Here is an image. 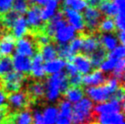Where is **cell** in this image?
<instances>
[{
	"mask_svg": "<svg viewBox=\"0 0 125 124\" xmlns=\"http://www.w3.org/2000/svg\"><path fill=\"white\" fill-rule=\"evenodd\" d=\"M45 84V100L54 102L61 99V93L67 90L69 85L68 75L64 71L54 73L44 80Z\"/></svg>",
	"mask_w": 125,
	"mask_h": 124,
	"instance_id": "cell-1",
	"label": "cell"
},
{
	"mask_svg": "<svg viewBox=\"0 0 125 124\" xmlns=\"http://www.w3.org/2000/svg\"><path fill=\"white\" fill-rule=\"evenodd\" d=\"M93 102L89 98H82L73 105L71 112V123L84 124L95 121L93 113Z\"/></svg>",
	"mask_w": 125,
	"mask_h": 124,
	"instance_id": "cell-2",
	"label": "cell"
},
{
	"mask_svg": "<svg viewBox=\"0 0 125 124\" xmlns=\"http://www.w3.org/2000/svg\"><path fill=\"white\" fill-rule=\"evenodd\" d=\"M26 92L28 95L31 104L42 103L45 100V84L43 79H37L28 76L26 82Z\"/></svg>",
	"mask_w": 125,
	"mask_h": 124,
	"instance_id": "cell-3",
	"label": "cell"
},
{
	"mask_svg": "<svg viewBox=\"0 0 125 124\" xmlns=\"http://www.w3.org/2000/svg\"><path fill=\"white\" fill-rule=\"evenodd\" d=\"M29 75H25L23 73L18 71H10L3 77H1L2 79V89L6 92V94L9 93L18 92L21 90L22 87L26 82V79Z\"/></svg>",
	"mask_w": 125,
	"mask_h": 124,
	"instance_id": "cell-4",
	"label": "cell"
},
{
	"mask_svg": "<svg viewBox=\"0 0 125 124\" xmlns=\"http://www.w3.org/2000/svg\"><path fill=\"white\" fill-rule=\"evenodd\" d=\"M7 104L8 112L13 113L30 108L31 101L26 90H19L7 94Z\"/></svg>",
	"mask_w": 125,
	"mask_h": 124,
	"instance_id": "cell-5",
	"label": "cell"
},
{
	"mask_svg": "<svg viewBox=\"0 0 125 124\" xmlns=\"http://www.w3.org/2000/svg\"><path fill=\"white\" fill-rule=\"evenodd\" d=\"M85 24L84 33L87 34H95L99 33L98 28L101 21L103 18V15L97 7H86L84 9V13L82 15Z\"/></svg>",
	"mask_w": 125,
	"mask_h": 124,
	"instance_id": "cell-6",
	"label": "cell"
},
{
	"mask_svg": "<svg viewBox=\"0 0 125 124\" xmlns=\"http://www.w3.org/2000/svg\"><path fill=\"white\" fill-rule=\"evenodd\" d=\"M15 48H16V53L28 58L33 57L35 54L38 53L39 50L33 35L28 32L25 36H23V38L16 42Z\"/></svg>",
	"mask_w": 125,
	"mask_h": 124,
	"instance_id": "cell-7",
	"label": "cell"
},
{
	"mask_svg": "<svg viewBox=\"0 0 125 124\" xmlns=\"http://www.w3.org/2000/svg\"><path fill=\"white\" fill-rule=\"evenodd\" d=\"M27 13H28V18L26 19L28 22V32L34 34L41 30H44L45 23L42 21L41 8L39 7V6L33 5L32 7H28Z\"/></svg>",
	"mask_w": 125,
	"mask_h": 124,
	"instance_id": "cell-8",
	"label": "cell"
},
{
	"mask_svg": "<svg viewBox=\"0 0 125 124\" xmlns=\"http://www.w3.org/2000/svg\"><path fill=\"white\" fill-rule=\"evenodd\" d=\"M84 91L88 95L89 99L97 103L104 102L109 100L111 97V92L104 84L99 85V86L89 87V88H86Z\"/></svg>",
	"mask_w": 125,
	"mask_h": 124,
	"instance_id": "cell-9",
	"label": "cell"
},
{
	"mask_svg": "<svg viewBox=\"0 0 125 124\" xmlns=\"http://www.w3.org/2000/svg\"><path fill=\"white\" fill-rule=\"evenodd\" d=\"M124 110V102H119L117 100H111L108 102H101L93 108L94 115L107 113H117L123 112Z\"/></svg>",
	"mask_w": 125,
	"mask_h": 124,
	"instance_id": "cell-10",
	"label": "cell"
},
{
	"mask_svg": "<svg viewBox=\"0 0 125 124\" xmlns=\"http://www.w3.org/2000/svg\"><path fill=\"white\" fill-rule=\"evenodd\" d=\"M62 12L66 18V21L70 23V26H72L75 30L78 31V33L83 32L85 30L83 17L80 12L68 8V7H63Z\"/></svg>",
	"mask_w": 125,
	"mask_h": 124,
	"instance_id": "cell-11",
	"label": "cell"
},
{
	"mask_svg": "<svg viewBox=\"0 0 125 124\" xmlns=\"http://www.w3.org/2000/svg\"><path fill=\"white\" fill-rule=\"evenodd\" d=\"M33 121L30 108L18 112L8 113L3 124H31Z\"/></svg>",
	"mask_w": 125,
	"mask_h": 124,
	"instance_id": "cell-12",
	"label": "cell"
},
{
	"mask_svg": "<svg viewBox=\"0 0 125 124\" xmlns=\"http://www.w3.org/2000/svg\"><path fill=\"white\" fill-rule=\"evenodd\" d=\"M59 114L57 119L58 124H71V112H72V106L70 101L65 99H59Z\"/></svg>",
	"mask_w": 125,
	"mask_h": 124,
	"instance_id": "cell-13",
	"label": "cell"
},
{
	"mask_svg": "<svg viewBox=\"0 0 125 124\" xmlns=\"http://www.w3.org/2000/svg\"><path fill=\"white\" fill-rule=\"evenodd\" d=\"M80 33L83 36V42H82V47L80 51L84 55L89 56L95 49H97L101 44L99 40L100 33H95V34H87L84 32H80Z\"/></svg>",
	"mask_w": 125,
	"mask_h": 124,
	"instance_id": "cell-14",
	"label": "cell"
},
{
	"mask_svg": "<svg viewBox=\"0 0 125 124\" xmlns=\"http://www.w3.org/2000/svg\"><path fill=\"white\" fill-rule=\"evenodd\" d=\"M107 78L108 76L105 75V73L103 71L96 69L91 73L85 74V76L82 77V85L87 87L103 85Z\"/></svg>",
	"mask_w": 125,
	"mask_h": 124,
	"instance_id": "cell-15",
	"label": "cell"
},
{
	"mask_svg": "<svg viewBox=\"0 0 125 124\" xmlns=\"http://www.w3.org/2000/svg\"><path fill=\"white\" fill-rule=\"evenodd\" d=\"M71 62L75 65L77 70L80 74H88L90 73L93 68L91 65L90 58L87 55H84L82 53H77L73 56Z\"/></svg>",
	"mask_w": 125,
	"mask_h": 124,
	"instance_id": "cell-16",
	"label": "cell"
},
{
	"mask_svg": "<svg viewBox=\"0 0 125 124\" xmlns=\"http://www.w3.org/2000/svg\"><path fill=\"white\" fill-rule=\"evenodd\" d=\"M12 62H13V68L16 69V71L23 73L25 75H29L31 69L30 58L16 53L13 55Z\"/></svg>",
	"mask_w": 125,
	"mask_h": 124,
	"instance_id": "cell-17",
	"label": "cell"
},
{
	"mask_svg": "<svg viewBox=\"0 0 125 124\" xmlns=\"http://www.w3.org/2000/svg\"><path fill=\"white\" fill-rule=\"evenodd\" d=\"M74 38H75L74 28L70 25L66 24L56 31L53 37V40L57 44H60V43H68Z\"/></svg>",
	"mask_w": 125,
	"mask_h": 124,
	"instance_id": "cell-18",
	"label": "cell"
},
{
	"mask_svg": "<svg viewBox=\"0 0 125 124\" xmlns=\"http://www.w3.org/2000/svg\"><path fill=\"white\" fill-rule=\"evenodd\" d=\"M43 59L40 53L38 52L33 56V59L31 60V69L29 76L37 79H43L45 78V70L43 65Z\"/></svg>",
	"mask_w": 125,
	"mask_h": 124,
	"instance_id": "cell-19",
	"label": "cell"
},
{
	"mask_svg": "<svg viewBox=\"0 0 125 124\" xmlns=\"http://www.w3.org/2000/svg\"><path fill=\"white\" fill-rule=\"evenodd\" d=\"M16 38L9 33L0 36V57L11 55L15 50Z\"/></svg>",
	"mask_w": 125,
	"mask_h": 124,
	"instance_id": "cell-20",
	"label": "cell"
},
{
	"mask_svg": "<svg viewBox=\"0 0 125 124\" xmlns=\"http://www.w3.org/2000/svg\"><path fill=\"white\" fill-rule=\"evenodd\" d=\"M95 121L99 124H124L123 121V112L117 113H107L94 115Z\"/></svg>",
	"mask_w": 125,
	"mask_h": 124,
	"instance_id": "cell-21",
	"label": "cell"
},
{
	"mask_svg": "<svg viewBox=\"0 0 125 124\" xmlns=\"http://www.w3.org/2000/svg\"><path fill=\"white\" fill-rule=\"evenodd\" d=\"M28 32V26L26 17L21 15L19 16L17 21L15 22L14 26L10 31V34L14 37L15 38H21L23 36Z\"/></svg>",
	"mask_w": 125,
	"mask_h": 124,
	"instance_id": "cell-22",
	"label": "cell"
},
{
	"mask_svg": "<svg viewBox=\"0 0 125 124\" xmlns=\"http://www.w3.org/2000/svg\"><path fill=\"white\" fill-rule=\"evenodd\" d=\"M84 96V90L81 86H69L63 92L62 98L70 102L76 103Z\"/></svg>",
	"mask_w": 125,
	"mask_h": 124,
	"instance_id": "cell-23",
	"label": "cell"
},
{
	"mask_svg": "<svg viewBox=\"0 0 125 124\" xmlns=\"http://www.w3.org/2000/svg\"><path fill=\"white\" fill-rule=\"evenodd\" d=\"M116 33H100L99 40L101 46H103L107 51H111L113 48L117 47L118 44V38L116 37Z\"/></svg>",
	"mask_w": 125,
	"mask_h": 124,
	"instance_id": "cell-24",
	"label": "cell"
},
{
	"mask_svg": "<svg viewBox=\"0 0 125 124\" xmlns=\"http://www.w3.org/2000/svg\"><path fill=\"white\" fill-rule=\"evenodd\" d=\"M108 51L105 49V48L103 46H101L100 44V46L98 47L97 49H95L91 54L88 56L90 58V60L91 62V65L93 69H97L101 66V62L103 61L106 58H107Z\"/></svg>",
	"mask_w": 125,
	"mask_h": 124,
	"instance_id": "cell-25",
	"label": "cell"
},
{
	"mask_svg": "<svg viewBox=\"0 0 125 124\" xmlns=\"http://www.w3.org/2000/svg\"><path fill=\"white\" fill-rule=\"evenodd\" d=\"M59 8V0H49L41 9L42 21L46 23L50 17H52Z\"/></svg>",
	"mask_w": 125,
	"mask_h": 124,
	"instance_id": "cell-26",
	"label": "cell"
},
{
	"mask_svg": "<svg viewBox=\"0 0 125 124\" xmlns=\"http://www.w3.org/2000/svg\"><path fill=\"white\" fill-rule=\"evenodd\" d=\"M66 65V61L61 59H54L47 61L44 65V70L46 74H54L61 71Z\"/></svg>",
	"mask_w": 125,
	"mask_h": 124,
	"instance_id": "cell-27",
	"label": "cell"
},
{
	"mask_svg": "<svg viewBox=\"0 0 125 124\" xmlns=\"http://www.w3.org/2000/svg\"><path fill=\"white\" fill-rule=\"evenodd\" d=\"M19 16H21V15H19L18 12H16L15 10H9L8 12H7V13H5L4 15L1 16L3 27L7 30V33L10 34L11 29L13 28L15 22L19 17Z\"/></svg>",
	"mask_w": 125,
	"mask_h": 124,
	"instance_id": "cell-28",
	"label": "cell"
},
{
	"mask_svg": "<svg viewBox=\"0 0 125 124\" xmlns=\"http://www.w3.org/2000/svg\"><path fill=\"white\" fill-rule=\"evenodd\" d=\"M39 53L41 55L43 60L46 62L52 60L57 58V51H56V47L54 42H51L49 44H47L45 46H42L39 48Z\"/></svg>",
	"mask_w": 125,
	"mask_h": 124,
	"instance_id": "cell-29",
	"label": "cell"
},
{
	"mask_svg": "<svg viewBox=\"0 0 125 124\" xmlns=\"http://www.w3.org/2000/svg\"><path fill=\"white\" fill-rule=\"evenodd\" d=\"M99 7H100V11L101 13H103L105 17H112L118 14V8L114 2L111 0H104Z\"/></svg>",
	"mask_w": 125,
	"mask_h": 124,
	"instance_id": "cell-30",
	"label": "cell"
},
{
	"mask_svg": "<svg viewBox=\"0 0 125 124\" xmlns=\"http://www.w3.org/2000/svg\"><path fill=\"white\" fill-rule=\"evenodd\" d=\"M98 32L99 33H115V32H117L114 19H112V17H103L99 25Z\"/></svg>",
	"mask_w": 125,
	"mask_h": 124,
	"instance_id": "cell-31",
	"label": "cell"
},
{
	"mask_svg": "<svg viewBox=\"0 0 125 124\" xmlns=\"http://www.w3.org/2000/svg\"><path fill=\"white\" fill-rule=\"evenodd\" d=\"M56 51H57V56H59V59H63L65 61L71 62V59L73 58V54L70 52V47L67 43H60L55 45Z\"/></svg>",
	"mask_w": 125,
	"mask_h": 124,
	"instance_id": "cell-32",
	"label": "cell"
},
{
	"mask_svg": "<svg viewBox=\"0 0 125 124\" xmlns=\"http://www.w3.org/2000/svg\"><path fill=\"white\" fill-rule=\"evenodd\" d=\"M59 110L56 106H48L44 108L42 115L45 121L48 124H55L57 122Z\"/></svg>",
	"mask_w": 125,
	"mask_h": 124,
	"instance_id": "cell-33",
	"label": "cell"
},
{
	"mask_svg": "<svg viewBox=\"0 0 125 124\" xmlns=\"http://www.w3.org/2000/svg\"><path fill=\"white\" fill-rule=\"evenodd\" d=\"M124 67H125V61L124 59H120L117 60L115 67L112 69L111 76L118 79V81L122 85H124Z\"/></svg>",
	"mask_w": 125,
	"mask_h": 124,
	"instance_id": "cell-34",
	"label": "cell"
},
{
	"mask_svg": "<svg viewBox=\"0 0 125 124\" xmlns=\"http://www.w3.org/2000/svg\"><path fill=\"white\" fill-rule=\"evenodd\" d=\"M88 4L85 0H64L63 1V7H68L78 12L83 11L87 7Z\"/></svg>",
	"mask_w": 125,
	"mask_h": 124,
	"instance_id": "cell-35",
	"label": "cell"
},
{
	"mask_svg": "<svg viewBox=\"0 0 125 124\" xmlns=\"http://www.w3.org/2000/svg\"><path fill=\"white\" fill-rule=\"evenodd\" d=\"M82 42H83V36L81 33H78V36L71 39V42L69 45L70 47V50L73 55H75L77 53L81 50V47H82Z\"/></svg>",
	"mask_w": 125,
	"mask_h": 124,
	"instance_id": "cell-36",
	"label": "cell"
},
{
	"mask_svg": "<svg viewBox=\"0 0 125 124\" xmlns=\"http://www.w3.org/2000/svg\"><path fill=\"white\" fill-rule=\"evenodd\" d=\"M28 7H29V3L28 0H14L13 1L12 8L13 10L18 12L19 15H24L25 13H27Z\"/></svg>",
	"mask_w": 125,
	"mask_h": 124,
	"instance_id": "cell-37",
	"label": "cell"
},
{
	"mask_svg": "<svg viewBox=\"0 0 125 124\" xmlns=\"http://www.w3.org/2000/svg\"><path fill=\"white\" fill-rule=\"evenodd\" d=\"M125 54V49L123 45H120L118 47H116L115 48H113L110 53L107 54V58H111V59H120L124 58Z\"/></svg>",
	"mask_w": 125,
	"mask_h": 124,
	"instance_id": "cell-38",
	"label": "cell"
},
{
	"mask_svg": "<svg viewBox=\"0 0 125 124\" xmlns=\"http://www.w3.org/2000/svg\"><path fill=\"white\" fill-rule=\"evenodd\" d=\"M118 59H111V58H106V59L101 62V70L103 71V72H110L111 71L113 68L115 67V64L117 62Z\"/></svg>",
	"mask_w": 125,
	"mask_h": 124,
	"instance_id": "cell-39",
	"label": "cell"
},
{
	"mask_svg": "<svg viewBox=\"0 0 125 124\" xmlns=\"http://www.w3.org/2000/svg\"><path fill=\"white\" fill-rule=\"evenodd\" d=\"M124 85L120 86L110 97L111 100H117L119 102H124Z\"/></svg>",
	"mask_w": 125,
	"mask_h": 124,
	"instance_id": "cell-40",
	"label": "cell"
},
{
	"mask_svg": "<svg viewBox=\"0 0 125 124\" xmlns=\"http://www.w3.org/2000/svg\"><path fill=\"white\" fill-rule=\"evenodd\" d=\"M14 0H0V16L12 9Z\"/></svg>",
	"mask_w": 125,
	"mask_h": 124,
	"instance_id": "cell-41",
	"label": "cell"
},
{
	"mask_svg": "<svg viewBox=\"0 0 125 124\" xmlns=\"http://www.w3.org/2000/svg\"><path fill=\"white\" fill-rule=\"evenodd\" d=\"M68 79H69L70 86H81L82 85V77H81V74H80L79 72L71 76H68Z\"/></svg>",
	"mask_w": 125,
	"mask_h": 124,
	"instance_id": "cell-42",
	"label": "cell"
},
{
	"mask_svg": "<svg viewBox=\"0 0 125 124\" xmlns=\"http://www.w3.org/2000/svg\"><path fill=\"white\" fill-rule=\"evenodd\" d=\"M33 121L35 122V124H48L45 121L42 112L39 110H34V114H33Z\"/></svg>",
	"mask_w": 125,
	"mask_h": 124,
	"instance_id": "cell-43",
	"label": "cell"
},
{
	"mask_svg": "<svg viewBox=\"0 0 125 124\" xmlns=\"http://www.w3.org/2000/svg\"><path fill=\"white\" fill-rule=\"evenodd\" d=\"M65 68H66V71H67L66 74L68 76H71V75H74V74L78 73L77 68L75 67V65L73 64L72 62H66Z\"/></svg>",
	"mask_w": 125,
	"mask_h": 124,
	"instance_id": "cell-44",
	"label": "cell"
},
{
	"mask_svg": "<svg viewBox=\"0 0 125 124\" xmlns=\"http://www.w3.org/2000/svg\"><path fill=\"white\" fill-rule=\"evenodd\" d=\"M7 106V94L3 90V89H0V109Z\"/></svg>",
	"mask_w": 125,
	"mask_h": 124,
	"instance_id": "cell-45",
	"label": "cell"
},
{
	"mask_svg": "<svg viewBox=\"0 0 125 124\" xmlns=\"http://www.w3.org/2000/svg\"><path fill=\"white\" fill-rule=\"evenodd\" d=\"M8 109H7V107H4V108H1L0 109V124H3L5 120H6V118L7 116L8 115Z\"/></svg>",
	"mask_w": 125,
	"mask_h": 124,
	"instance_id": "cell-46",
	"label": "cell"
},
{
	"mask_svg": "<svg viewBox=\"0 0 125 124\" xmlns=\"http://www.w3.org/2000/svg\"><path fill=\"white\" fill-rule=\"evenodd\" d=\"M86 3L89 4L90 7H99L101 6V4L104 1V0H85Z\"/></svg>",
	"mask_w": 125,
	"mask_h": 124,
	"instance_id": "cell-47",
	"label": "cell"
},
{
	"mask_svg": "<svg viewBox=\"0 0 125 124\" xmlns=\"http://www.w3.org/2000/svg\"><path fill=\"white\" fill-rule=\"evenodd\" d=\"M116 35L118 36V40L121 42V45H124L125 40H124V30H118V32L116 33Z\"/></svg>",
	"mask_w": 125,
	"mask_h": 124,
	"instance_id": "cell-48",
	"label": "cell"
},
{
	"mask_svg": "<svg viewBox=\"0 0 125 124\" xmlns=\"http://www.w3.org/2000/svg\"><path fill=\"white\" fill-rule=\"evenodd\" d=\"M49 0H33V3H35L37 6H45Z\"/></svg>",
	"mask_w": 125,
	"mask_h": 124,
	"instance_id": "cell-49",
	"label": "cell"
},
{
	"mask_svg": "<svg viewBox=\"0 0 125 124\" xmlns=\"http://www.w3.org/2000/svg\"><path fill=\"white\" fill-rule=\"evenodd\" d=\"M84 124H99V122L96 121H90V122H87V123H84Z\"/></svg>",
	"mask_w": 125,
	"mask_h": 124,
	"instance_id": "cell-50",
	"label": "cell"
},
{
	"mask_svg": "<svg viewBox=\"0 0 125 124\" xmlns=\"http://www.w3.org/2000/svg\"><path fill=\"white\" fill-rule=\"evenodd\" d=\"M28 3L30 4V3H33V0H28Z\"/></svg>",
	"mask_w": 125,
	"mask_h": 124,
	"instance_id": "cell-51",
	"label": "cell"
}]
</instances>
